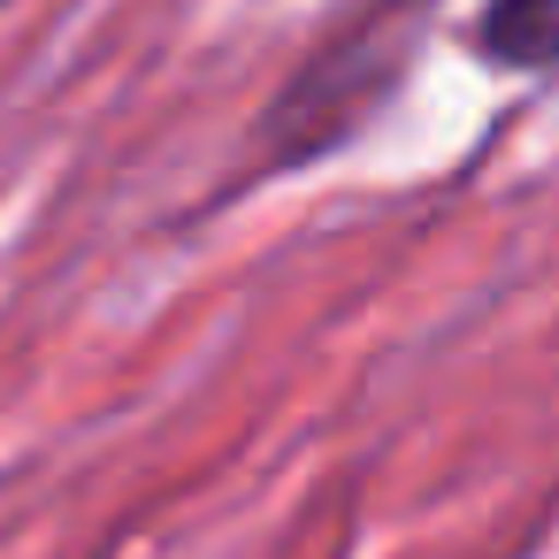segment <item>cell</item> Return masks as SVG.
Masks as SVG:
<instances>
[{
    "instance_id": "1",
    "label": "cell",
    "mask_w": 559,
    "mask_h": 559,
    "mask_svg": "<svg viewBox=\"0 0 559 559\" xmlns=\"http://www.w3.org/2000/svg\"><path fill=\"white\" fill-rule=\"evenodd\" d=\"M414 39H421V0H376V9L345 16L261 108V123H253L261 169L292 177V169H314L322 154L353 146L376 123V108L399 93Z\"/></svg>"
},
{
    "instance_id": "2",
    "label": "cell",
    "mask_w": 559,
    "mask_h": 559,
    "mask_svg": "<svg viewBox=\"0 0 559 559\" xmlns=\"http://www.w3.org/2000/svg\"><path fill=\"white\" fill-rule=\"evenodd\" d=\"M467 47L513 78L559 70V0H483L467 24Z\"/></svg>"
},
{
    "instance_id": "3",
    "label": "cell",
    "mask_w": 559,
    "mask_h": 559,
    "mask_svg": "<svg viewBox=\"0 0 559 559\" xmlns=\"http://www.w3.org/2000/svg\"><path fill=\"white\" fill-rule=\"evenodd\" d=\"M0 9H9V0H0Z\"/></svg>"
}]
</instances>
